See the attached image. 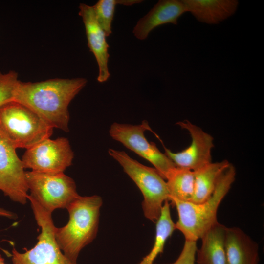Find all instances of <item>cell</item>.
Wrapping results in <instances>:
<instances>
[{
    "mask_svg": "<svg viewBox=\"0 0 264 264\" xmlns=\"http://www.w3.org/2000/svg\"><path fill=\"white\" fill-rule=\"evenodd\" d=\"M16 150L0 128V190L12 201L24 205L28 189L25 168Z\"/></svg>",
    "mask_w": 264,
    "mask_h": 264,
    "instance_id": "cell-10",
    "label": "cell"
},
{
    "mask_svg": "<svg viewBox=\"0 0 264 264\" xmlns=\"http://www.w3.org/2000/svg\"><path fill=\"white\" fill-rule=\"evenodd\" d=\"M79 15L84 24L88 46L98 65L97 81L100 83L105 82L110 76L108 66L109 45L106 40L107 36L97 21L92 6L80 3Z\"/></svg>",
    "mask_w": 264,
    "mask_h": 264,
    "instance_id": "cell-12",
    "label": "cell"
},
{
    "mask_svg": "<svg viewBox=\"0 0 264 264\" xmlns=\"http://www.w3.org/2000/svg\"><path fill=\"white\" fill-rule=\"evenodd\" d=\"M187 12L182 0H160L143 17L139 19L133 33L137 39L144 40L154 28L160 25L177 24L178 19Z\"/></svg>",
    "mask_w": 264,
    "mask_h": 264,
    "instance_id": "cell-13",
    "label": "cell"
},
{
    "mask_svg": "<svg viewBox=\"0 0 264 264\" xmlns=\"http://www.w3.org/2000/svg\"><path fill=\"white\" fill-rule=\"evenodd\" d=\"M227 227L218 221L201 238V245L197 249V264H227L225 240Z\"/></svg>",
    "mask_w": 264,
    "mask_h": 264,
    "instance_id": "cell-16",
    "label": "cell"
},
{
    "mask_svg": "<svg viewBox=\"0 0 264 264\" xmlns=\"http://www.w3.org/2000/svg\"><path fill=\"white\" fill-rule=\"evenodd\" d=\"M231 163L227 160L211 162L194 172V193L191 201L199 203L206 201L212 194L223 172Z\"/></svg>",
    "mask_w": 264,
    "mask_h": 264,
    "instance_id": "cell-17",
    "label": "cell"
},
{
    "mask_svg": "<svg viewBox=\"0 0 264 264\" xmlns=\"http://www.w3.org/2000/svg\"><path fill=\"white\" fill-rule=\"evenodd\" d=\"M108 153L138 187L143 196L144 215L155 222L164 202L169 201V193L165 179L154 168L139 163L124 151L109 149Z\"/></svg>",
    "mask_w": 264,
    "mask_h": 264,
    "instance_id": "cell-4",
    "label": "cell"
},
{
    "mask_svg": "<svg viewBox=\"0 0 264 264\" xmlns=\"http://www.w3.org/2000/svg\"><path fill=\"white\" fill-rule=\"evenodd\" d=\"M187 130L191 136L190 145L179 152L174 153L164 146L165 154L178 167L195 171L212 162L213 138L200 127L188 120L176 123Z\"/></svg>",
    "mask_w": 264,
    "mask_h": 264,
    "instance_id": "cell-11",
    "label": "cell"
},
{
    "mask_svg": "<svg viewBox=\"0 0 264 264\" xmlns=\"http://www.w3.org/2000/svg\"><path fill=\"white\" fill-rule=\"evenodd\" d=\"M0 264H6L4 262V259L0 253Z\"/></svg>",
    "mask_w": 264,
    "mask_h": 264,
    "instance_id": "cell-23",
    "label": "cell"
},
{
    "mask_svg": "<svg viewBox=\"0 0 264 264\" xmlns=\"http://www.w3.org/2000/svg\"><path fill=\"white\" fill-rule=\"evenodd\" d=\"M187 12L199 22L216 24L236 12L239 2L236 0H182Z\"/></svg>",
    "mask_w": 264,
    "mask_h": 264,
    "instance_id": "cell-15",
    "label": "cell"
},
{
    "mask_svg": "<svg viewBox=\"0 0 264 264\" xmlns=\"http://www.w3.org/2000/svg\"><path fill=\"white\" fill-rule=\"evenodd\" d=\"M102 203L101 197L98 195L80 196L66 208L69 214L66 224L56 227V242L72 261L77 262L82 249L96 237Z\"/></svg>",
    "mask_w": 264,
    "mask_h": 264,
    "instance_id": "cell-2",
    "label": "cell"
},
{
    "mask_svg": "<svg viewBox=\"0 0 264 264\" xmlns=\"http://www.w3.org/2000/svg\"><path fill=\"white\" fill-rule=\"evenodd\" d=\"M74 157L69 141L65 137L45 139L27 149L22 161L24 168L46 173H64Z\"/></svg>",
    "mask_w": 264,
    "mask_h": 264,
    "instance_id": "cell-9",
    "label": "cell"
},
{
    "mask_svg": "<svg viewBox=\"0 0 264 264\" xmlns=\"http://www.w3.org/2000/svg\"><path fill=\"white\" fill-rule=\"evenodd\" d=\"M236 169L231 164L220 176L211 196L199 203L169 201L176 206L178 216L176 229L180 231L185 240L197 242L216 222L219 207L235 180Z\"/></svg>",
    "mask_w": 264,
    "mask_h": 264,
    "instance_id": "cell-3",
    "label": "cell"
},
{
    "mask_svg": "<svg viewBox=\"0 0 264 264\" xmlns=\"http://www.w3.org/2000/svg\"><path fill=\"white\" fill-rule=\"evenodd\" d=\"M27 199L41 231L37 238L38 242L31 249H25L24 252L21 253L13 248V264H78L68 258L58 245L52 213L43 208L30 195Z\"/></svg>",
    "mask_w": 264,
    "mask_h": 264,
    "instance_id": "cell-6",
    "label": "cell"
},
{
    "mask_svg": "<svg viewBox=\"0 0 264 264\" xmlns=\"http://www.w3.org/2000/svg\"><path fill=\"white\" fill-rule=\"evenodd\" d=\"M0 217L13 220L17 219L18 218V216L16 213L1 207H0Z\"/></svg>",
    "mask_w": 264,
    "mask_h": 264,
    "instance_id": "cell-22",
    "label": "cell"
},
{
    "mask_svg": "<svg viewBox=\"0 0 264 264\" xmlns=\"http://www.w3.org/2000/svg\"><path fill=\"white\" fill-rule=\"evenodd\" d=\"M197 249L196 242L185 240L177 259L172 263L166 264H195Z\"/></svg>",
    "mask_w": 264,
    "mask_h": 264,
    "instance_id": "cell-21",
    "label": "cell"
},
{
    "mask_svg": "<svg viewBox=\"0 0 264 264\" xmlns=\"http://www.w3.org/2000/svg\"><path fill=\"white\" fill-rule=\"evenodd\" d=\"M146 131L154 133L148 121L143 120L138 125L113 123L109 133L113 140L151 163L165 179L168 173L176 166L154 143L147 140L144 134Z\"/></svg>",
    "mask_w": 264,
    "mask_h": 264,
    "instance_id": "cell-8",
    "label": "cell"
},
{
    "mask_svg": "<svg viewBox=\"0 0 264 264\" xmlns=\"http://www.w3.org/2000/svg\"><path fill=\"white\" fill-rule=\"evenodd\" d=\"M139 0H100L92 6L97 21L107 37L112 33L111 24L117 4L130 6L140 3Z\"/></svg>",
    "mask_w": 264,
    "mask_h": 264,
    "instance_id": "cell-19",
    "label": "cell"
},
{
    "mask_svg": "<svg viewBox=\"0 0 264 264\" xmlns=\"http://www.w3.org/2000/svg\"><path fill=\"white\" fill-rule=\"evenodd\" d=\"M30 195L45 210L52 213L64 209L80 196L74 180L64 173L25 171Z\"/></svg>",
    "mask_w": 264,
    "mask_h": 264,
    "instance_id": "cell-7",
    "label": "cell"
},
{
    "mask_svg": "<svg viewBox=\"0 0 264 264\" xmlns=\"http://www.w3.org/2000/svg\"><path fill=\"white\" fill-rule=\"evenodd\" d=\"M225 248L227 264H259L258 243L239 227H227Z\"/></svg>",
    "mask_w": 264,
    "mask_h": 264,
    "instance_id": "cell-14",
    "label": "cell"
},
{
    "mask_svg": "<svg viewBox=\"0 0 264 264\" xmlns=\"http://www.w3.org/2000/svg\"><path fill=\"white\" fill-rule=\"evenodd\" d=\"M165 180L169 193V201L173 198L191 202L194 193L193 171L176 166L168 173Z\"/></svg>",
    "mask_w": 264,
    "mask_h": 264,
    "instance_id": "cell-18",
    "label": "cell"
},
{
    "mask_svg": "<svg viewBox=\"0 0 264 264\" xmlns=\"http://www.w3.org/2000/svg\"><path fill=\"white\" fill-rule=\"evenodd\" d=\"M19 81L18 73L15 71L11 70L6 73L0 72V107L13 101Z\"/></svg>",
    "mask_w": 264,
    "mask_h": 264,
    "instance_id": "cell-20",
    "label": "cell"
},
{
    "mask_svg": "<svg viewBox=\"0 0 264 264\" xmlns=\"http://www.w3.org/2000/svg\"><path fill=\"white\" fill-rule=\"evenodd\" d=\"M87 82L84 78H56L34 83L20 81L13 101L32 110L52 128L69 132L68 106Z\"/></svg>",
    "mask_w": 264,
    "mask_h": 264,
    "instance_id": "cell-1",
    "label": "cell"
},
{
    "mask_svg": "<svg viewBox=\"0 0 264 264\" xmlns=\"http://www.w3.org/2000/svg\"><path fill=\"white\" fill-rule=\"evenodd\" d=\"M0 128L16 149H26L50 138L53 130L36 112L14 101L0 107Z\"/></svg>",
    "mask_w": 264,
    "mask_h": 264,
    "instance_id": "cell-5",
    "label": "cell"
}]
</instances>
